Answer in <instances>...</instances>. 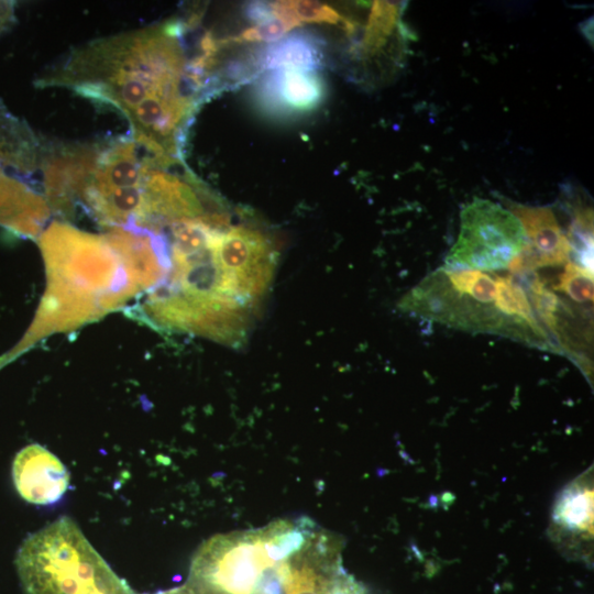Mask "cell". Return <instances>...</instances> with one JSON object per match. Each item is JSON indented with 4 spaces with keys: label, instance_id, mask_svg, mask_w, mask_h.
Returning a JSON list of instances; mask_svg holds the SVG:
<instances>
[{
    "label": "cell",
    "instance_id": "11",
    "mask_svg": "<svg viewBox=\"0 0 594 594\" xmlns=\"http://www.w3.org/2000/svg\"><path fill=\"white\" fill-rule=\"evenodd\" d=\"M323 81L316 72L271 70L257 87L262 107L278 114L314 110L323 100Z\"/></svg>",
    "mask_w": 594,
    "mask_h": 594
},
{
    "label": "cell",
    "instance_id": "13",
    "mask_svg": "<svg viewBox=\"0 0 594 594\" xmlns=\"http://www.w3.org/2000/svg\"><path fill=\"white\" fill-rule=\"evenodd\" d=\"M322 62L320 42L309 33L295 32L265 47L257 58V67L260 70L317 72Z\"/></svg>",
    "mask_w": 594,
    "mask_h": 594
},
{
    "label": "cell",
    "instance_id": "2",
    "mask_svg": "<svg viewBox=\"0 0 594 594\" xmlns=\"http://www.w3.org/2000/svg\"><path fill=\"white\" fill-rule=\"evenodd\" d=\"M227 223L194 219L168 227L170 268L140 308L146 322L231 346L244 342L275 271L244 264L220 250L215 237Z\"/></svg>",
    "mask_w": 594,
    "mask_h": 594
},
{
    "label": "cell",
    "instance_id": "9",
    "mask_svg": "<svg viewBox=\"0 0 594 594\" xmlns=\"http://www.w3.org/2000/svg\"><path fill=\"white\" fill-rule=\"evenodd\" d=\"M520 221L527 245L508 268L514 274L563 264L570 256V244L549 207L514 205L510 210Z\"/></svg>",
    "mask_w": 594,
    "mask_h": 594
},
{
    "label": "cell",
    "instance_id": "16",
    "mask_svg": "<svg viewBox=\"0 0 594 594\" xmlns=\"http://www.w3.org/2000/svg\"><path fill=\"white\" fill-rule=\"evenodd\" d=\"M332 581L319 574L309 562H304L299 566L290 563L285 594H327Z\"/></svg>",
    "mask_w": 594,
    "mask_h": 594
},
{
    "label": "cell",
    "instance_id": "8",
    "mask_svg": "<svg viewBox=\"0 0 594 594\" xmlns=\"http://www.w3.org/2000/svg\"><path fill=\"white\" fill-rule=\"evenodd\" d=\"M548 536L566 558L592 562L593 556V468L558 494Z\"/></svg>",
    "mask_w": 594,
    "mask_h": 594
},
{
    "label": "cell",
    "instance_id": "18",
    "mask_svg": "<svg viewBox=\"0 0 594 594\" xmlns=\"http://www.w3.org/2000/svg\"><path fill=\"white\" fill-rule=\"evenodd\" d=\"M289 31L290 29L283 21L275 18L263 23L254 24L252 28H249L244 32H242L234 41L275 42L284 37V35Z\"/></svg>",
    "mask_w": 594,
    "mask_h": 594
},
{
    "label": "cell",
    "instance_id": "10",
    "mask_svg": "<svg viewBox=\"0 0 594 594\" xmlns=\"http://www.w3.org/2000/svg\"><path fill=\"white\" fill-rule=\"evenodd\" d=\"M14 486L20 496L35 505L58 502L69 486L64 463L43 446L33 443L18 452L12 465Z\"/></svg>",
    "mask_w": 594,
    "mask_h": 594
},
{
    "label": "cell",
    "instance_id": "6",
    "mask_svg": "<svg viewBox=\"0 0 594 594\" xmlns=\"http://www.w3.org/2000/svg\"><path fill=\"white\" fill-rule=\"evenodd\" d=\"M460 232L447 266L476 271L509 268L527 245L519 219L501 205L474 199L461 210Z\"/></svg>",
    "mask_w": 594,
    "mask_h": 594
},
{
    "label": "cell",
    "instance_id": "15",
    "mask_svg": "<svg viewBox=\"0 0 594 594\" xmlns=\"http://www.w3.org/2000/svg\"><path fill=\"white\" fill-rule=\"evenodd\" d=\"M397 18L396 7L388 2L378 1L372 7L369 24L364 37V50L374 53L385 43L391 34Z\"/></svg>",
    "mask_w": 594,
    "mask_h": 594
},
{
    "label": "cell",
    "instance_id": "19",
    "mask_svg": "<svg viewBox=\"0 0 594 594\" xmlns=\"http://www.w3.org/2000/svg\"><path fill=\"white\" fill-rule=\"evenodd\" d=\"M327 594H364L360 585L350 576L339 573L332 581Z\"/></svg>",
    "mask_w": 594,
    "mask_h": 594
},
{
    "label": "cell",
    "instance_id": "12",
    "mask_svg": "<svg viewBox=\"0 0 594 594\" xmlns=\"http://www.w3.org/2000/svg\"><path fill=\"white\" fill-rule=\"evenodd\" d=\"M51 209L42 195L0 167V226L25 238H38Z\"/></svg>",
    "mask_w": 594,
    "mask_h": 594
},
{
    "label": "cell",
    "instance_id": "14",
    "mask_svg": "<svg viewBox=\"0 0 594 594\" xmlns=\"http://www.w3.org/2000/svg\"><path fill=\"white\" fill-rule=\"evenodd\" d=\"M275 18L283 21L290 30L308 22L336 24L342 16L331 7L317 1H275L270 2Z\"/></svg>",
    "mask_w": 594,
    "mask_h": 594
},
{
    "label": "cell",
    "instance_id": "5",
    "mask_svg": "<svg viewBox=\"0 0 594 594\" xmlns=\"http://www.w3.org/2000/svg\"><path fill=\"white\" fill-rule=\"evenodd\" d=\"M308 536L306 527L276 521L257 530L211 538L194 559L193 594H257L264 575L297 552Z\"/></svg>",
    "mask_w": 594,
    "mask_h": 594
},
{
    "label": "cell",
    "instance_id": "4",
    "mask_svg": "<svg viewBox=\"0 0 594 594\" xmlns=\"http://www.w3.org/2000/svg\"><path fill=\"white\" fill-rule=\"evenodd\" d=\"M15 564L25 594H135L68 517L25 539Z\"/></svg>",
    "mask_w": 594,
    "mask_h": 594
},
{
    "label": "cell",
    "instance_id": "7",
    "mask_svg": "<svg viewBox=\"0 0 594 594\" xmlns=\"http://www.w3.org/2000/svg\"><path fill=\"white\" fill-rule=\"evenodd\" d=\"M402 306L406 310L460 329L483 332L513 331V323L495 305L481 304L455 289L443 267L426 277L405 296Z\"/></svg>",
    "mask_w": 594,
    "mask_h": 594
},
{
    "label": "cell",
    "instance_id": "17",
    "mask_svg": "<svg viewBox=\"0 0 594 594\" xmlns=\"http://www.w3.org/2000/svg\"><path fill=\"white\" fill-rule=\"evenodd\" d=\"M556 288L578 302H590L593 300V274L570 262Z\"/></svg>",
    "mask_w": 594,
    "mask_h": 594
},
{
    "label": "cell",
    "instance_id": "3",
    "mask_svg": "<svg viewBox=\"0 0 594 594\" xmlns=\"http://www.w3.org/2000/svg\"><path fill=\"white\" fill-rule=\"evenodd\" d=\"M47 285L33 323L0 359V367L43 338L77 329L119 309L143 292L108 235L54 221L38 237Z\"/></svg>",
    "mask_w": 594,
    "mask_h": 594
},
{
    "label": "cell",
    "instance_id": "1",
    "mask_svg": "<svg viewBox=\"0 0 594 594\" xmlns=\"http://www.w3.org/2000/svg\"><path fill=\"white\" fill-rule=\"evenodd\" d=\"M183 31V23L165 22L87 42L37 85L63 87L119 110L141 147L168 165L180 164L186 131L204 97Z\"/></svg>",
    "mask_w": 594,
    "mask_h": 594
}]
</instances>
